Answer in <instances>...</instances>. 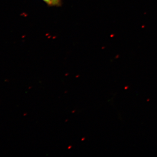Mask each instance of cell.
Here are the masks:
<instances>
[{"mask_svg":"<svg viewBox=\"0 0 157 157\" xmlns=\"http://www.w3.org/2000/svg\"><path fill=\"white\" fill-rule=\"evenodd\" d=\"M47 5L51 6H59L61 5V2L57 0H42Z\"/></svg>","mask_w":157,"mask_h":157,"instance_id":"1","label":"cell"},{"mask_svg":"<svg viewBox=\"0 0 157 157\" xmlns=\"http://www.w3.org/2000/svg\"><path fill=\"white\" fill-rule=\"evenodd\" d=\"M57 1H59V2H61V0H57Z\"/></svg>","mask_w":157,"mask_h":157,"instance_id":"2","label":"cell"}]
</instances>
